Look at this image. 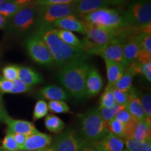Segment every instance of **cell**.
<instances>
[{
	"mask_svg": "<svg viewBox=\"0 0 151 151\" xmlns=\"http://www.w3.org/2000/svg\"><path fill=\"white\" fill-rule=\"evenodd\" d=\"M37 33L46 43L53 62L58 67H63L75 60H86L88 58L83 49L73 48L61 40L52 26L39 27Z\"/></svg>",
	"mask_w": 151,
	"mask_h": 151,
	"instance_id": "1",
	"label": "cell"
},
{
	"mask_svg": "<svg viewBox=\"0 0 151 151\" xmlns=\"http://www.w3.org/2000/svg\"><path fill=\"white\" fill-rule=\"evenodd\" d=\"M90 67L86 60H75L62 67L58 74L60 83L76 99L86 97V83Z\"/></svg>",
	"mask_w": 151,
	"mask_h": 151,
	"instance_id": "2",
	"label": "cell"
},
{
	"mask_svg": "<svg viewBox=\"0 0 151 151\" xmlns=\"http://www.w3.org/2000/svg\"><path fill=\"white\" fill-rule=\"evenodd\" d=\"M81 131L85 140L90 142L101 141L109 133L107 124L100 116L97 109H91L78 115Z\"/></svg>",
	"mask_w": 151,
	"mask_h": 151,
	"instance_id": "3",
	"label": "cell"
},
{
	"mask_svg": "<svg viewBox=\"0 0 151 151\" xmlns=\"http://www.w3.org/2000/svg\"><path fill=\"white\" fill-rule=\"evenodd\" d=\"M83 19L88 24L113 31L128 27L125 15L114 9H100L87 15Z\"/></svg>",
	"mask_w": 151,
	"mask_h": 151,
	"instance_id": "4",
	"label": "cell"
},
{
	"mask_svg": "<svg viewBox=\"0 0 151 151\" xmlns=\"http://www.w3.org/2000/svg\"><path fill=\"white\" fill-rule=\"evenodd\" d=\"M86 37L83 42V50L86 55H99L111 39L116 37V31L109 30L86 23Z\"/></svg>",
	"mask_w": 151,
	"mask_h": 151,
	"instance_id": "5",
	"label": "cell"
},
{
	"mask_svg": "<svg viewBox=\"0 0 151 151\" xmlns=\"http://www.w3.org/2000/svg\"><path fill=\"white\" fill-rule=\"evenodd\" d=\"M75 4H50L37 7L39 27H50L58 20L73 15L75 13Z\"/></svg>",
	"mask_w": 151,
	"mask_h": 151,
	"instance_id": "6",
	"label": "cell"
},
{
	"mask_svg": "<svg viewBox=\"0 0 151 151\" xmlns=\"http://www.w3.org/2000/svg\"><path fill=\"white\" fill-rule=\"evenodd\" d=\"M128 27L141 29L151 24V4L149 0H138L124 14Z\"/></svg>",
	"mask_w": 151,
	"mask_h": 151,
	"instance_id": "7",
	"label": "cell"
},
{
	"mask_svg": "<svg viewBox=\"0 0 151 151\" xmlns=\"http://www.w3.org/2000/svg\"><path fill=\"white\" fill-rule=\"evenodd\" d=\"M26 48L28 54L35 62L43 66H50L53 63L48 46L38 33L28 38L26 41Z\"/></svg>",
	"mask_w": 151,
	"mask_h": 151,
	"instance_id": "8",
	"label": "cell"
},
{
	"mask_svg": "<svg viewBox=\"0 0 151 151\" xmlns=\"http://www.w3.org/2000/svg\"><path fill=\"white\" fill-rule=\"evenodd\" d=\"M85 142L74 129H69L55 138L52 146L55 151H80Z\"/></svg>",
	"mask_w": 151,
	"mask_h": 151,
	"instance_id": "9",
	"label": "cell"
},
{
	"mask_svg": "<svg viewBox=\"0 0 151 151\" xmlns=\"http://www.w3.org/2000/svg\"><path fill=\"white\" fill-rule=\"evenodd\" d=\"M37 20V7L24 6L13 17L11 27L18 32L29 29Z\"/></svg>",
	"mask_w": 151,
	"mask_h": 151,
	"instance_id": "10",
	"label": "cell"
},
{
	"mask_svg": "<svg viewBox=\"0 0 151 151\" xmlns=\"http://www.w3.org/2000/svg\"><path fill=\"white\" fill-rule=\"evenodd\" d=\"M144 33H135L130 35L124 41L121 64L127 67L137 59L141 48V41Z\"/></svg>",
	"mask_w": 151,
	"mask_h": 151,
	"instance_id": "11",
	"label": "cell"
},
{
	"mask_svg": "<svg viewBox=\"0 0 151 151\" xmlns=\"http://www.w3.org/2000/svg\"><path fill=\"white\" fill-rule=\"evenodd\" d=\"M124 42L119 38L115 37L106 47L99 55L104 60H109L121 63L122 59Z\"/></svg>",
	"mask_w": 151,
	"mask_h": 151,
	"instance_id": "12",
	"label": "cell"
},
{
	"mask_svg": "<svg viewBox=\"0 0 151 151\" xmlns=\"http://www.w3.org/2000/svg\"><path fill=\"white\" fill-rule=\"evenodd\" d=\"M51 143V136L39 132L27 136L24 144V149L30 150H46L50 146Z\"/></svg>",
	"mask_w": 151,
	"mask_h": 151,
	"instance_id": "13",
	"label": "cell"
},
{
	"mask_svg": "<svg viewBox=\"0 0 151 151\" xmlns=\"http://www.w3.org/2000/svg\"><path fill=\"white\" fill-rule=\"evenodd\" d=\"M103 86V78L99 71L95 67H90L86 83V97H92L97 96L101 91Z\"/></svg>",
	"mask_w": 151,
	"mask_h": 151,
	"instance_id": "14",
	"label": "cell"
},
{
	"mask_svg": "<svg viewBox=\"0 0 151 151\" xmlns=\"http://www.w3.org/2000/svg\"><path fill=\"white\" fill-rule=\"evenodd\" d=\"M52 27L58 29L67 30L69 32H76L85 35L86 32V24L83 20H79L73 15H69L58 20L52 24Z\"/></svg>",
	"mask_w": 151,
	"mask_h": 151,
	"instance_id": "15",
	"label": "cell"
},
{
	"mask_svg": "<svg viewBox=\"0 0 151 151\" xmlns=\"http://www.w3.org/2000/svg\"><path fill=\"white\" fill-rule=\"evenodd\" d=\"M110 4L108 0H79L75 4V13L81 18Z\"/></svg>",
	"mask_w": 151,
	"mask_h": 151,
	"instance_id": "16",
	"label": "cell"
},
{
	"mask_svg": "<svg viewBox=\"0 0 151 151\" xmlns=\"http://www.w3.org/2000/svg\"><path fill=\"white\" fill-rule=\"evenodd\" d=\"M7 124V132L12 134H20L25 136H29L37 133L39 131L35 127L32 122L27 120H16L11 117L5 122Z\"/></svg>",
	"mask_w": 151,
	"mask_h": 151,
	"instance_id": "17",
	"label": "cell"
},
{
	"mask_svg": "<svg viewBox=\"0 0 151 151\" xmlns=\"http://www.w3.org/2000/svg\"><path fill=\"white\" fill-rule=\"evenodd\" d=\"M128 93V101L126 105V109L132 116L134 117L139 121L146 120L141 100L137 95L135 88H132Z\"/></svg>",
	"mask_w": 151,
	"mask_h": 151,
	"instance_id": "18",
	"label": "cell"
},
{
	"mask_svg": "<svg viewBox=\"0 0 151 151\" xmlns=\"http://www.w3.org/2000/svg\"><path fill=\"white\" fill-rule=\"evenodd\" d=\"M103 151H122L124 149V141L111 132H109L101 141L95 142Z\"/></svg>",
	"mask_w": 151,
	"mask_h": 151,
	"instance_id": "19",
	"label": "cell"
},
{
	"mask_svg": "<svg viewBox=\"0 0 151 151\" xmlns=\"http://www.w3.org/2000/svg\"><path fill=\"white\" fill-rule=\"evenodd\" d=\"M18 79L29 87L42 83L43 81L42 76L39 73L27 67H19Z\"/></svg>",
	"mask_w": 151,
	"mask_h": 151,
	"instance_id": "20",
	"label": "cell"
},
{
	"mask_svg": "<svg viewBox=\"0 0 151 151\" xmlns=\"http://www.w3.org/2000/svg\"><path fill=\"white\" fill-rule=\"evenodd\" d=\"M106 74L109 83L113 86L117 81L122 76L125 70V67L120 62L105 60Z\"/></svg>",
	"mask_w": 151,
	"mask_h": 151,
	"instance_id": "21",
	"label": "cell"
},
{
	"mask_svg": "<svg viewBox=\"0 0 151 151\" xmlns=\"http://www.w3.org/2000/svg\"><path fill=\"white\" fill-rule=\"evenodd\" d=\"M40 94L50 101H65L68 99V94L62 88L55 86H48L40 90Z\"/></svg>",
	"mask_w": 151,
	"mask_h": 151,
	"instance_id": "22",
	"label": "cell"
},
{
	"mask_svg": "<svg viewBox=\"0 0 151 151\" xmlns=\"http://www.w3.org/2000/svg\"><path fill=\"white\" fill-rule=\"evenodd\" d=\"M151 124L148 123L146 120L138 121L134 129L132 139L139 141L146 142L150 141L151 137Z\"/></svg>",
	"mask_w": 151,
	"mask_h": 151,
	"instance_id": "23",
	"label": "cell"
},
{
	"mask_svg": "<svg viewBox=\"0 0 151 151\" xmlns=\"http://www.w3.org/2000/svg\"><path fill=\"white\" fill-rule=\"evenodd\" d=\"M55 30L60 39L65 43L73 48L83 49V42L73 32L58 28H55Z\"/></svg>",
	"mask_w": 151,
	"mask_h": 151,
	"instance_id": "24",
	"label": "cell"
},
{
	"mask_svg": "<svg viewBox=\"0 0 151 151\" xmlns=\"http://www.w3.org/2000/svg\"><path fill=\"white\" fill-rule=\"evenodd\" d=\"M134 76L135 74L132 71H130L128 68H125L124 73L113 85V88L121 91L128 92L132 88V79Z\"/></svg>",
	"mask_w": 151,
	"mask_h": 151,
	"instance_id": "25",
	"label": "cell"
},
{
	"mask_svg": "<svg viewBox=\"0 0 151 151\" xmlns=\"http://www.w3.org/2000/svg\"><path fill=\"white\" fill-rule=\"evenodd\" d=\"M44 123L46 129L52 133H60L65 127L63 120L59 117L52 114H49L46 116Z\"/></svg>",
	"mask_w": 151,
	"mask_h": 151,
	"instance_id": "26",
	"label": "cell"
},
{
	"mask_svg": "<svg viewBox=\"0 0 151 151\" xmlns=\"http://www.w3.org/2000/svg\"><path fill=\"white\" fill-rule=\"evenodd\" d=\"M24 6L19 5L13 1L6 0L3 3L0 4V15L4 18H13L19 10H20Z\"/></svg>",
	"mask_w": 151,
	"mask_h": 151,
	"instance_id": "27",
	"label": "cell"
},
{
	"mask_svg": "<svg viewBox=\"0 0 151 151\" xmlns=\"http://www.w3.org/2000/svg\"><path fill=\"white\" fill-rule=\"evenodd\" d=\"M113 86L110 84L107 85L104 91L100 98V107L110 109L116 104L113 94Z\"/></svg>",
	"mask_w": 151,
	"mask_h": 151,
	"instance_id": "28",
	"label": "cell"
},
{
	"mask_svg": "<svg viewBox=\"0 0 151 151\" xmlns=\"http://www.w3.org/2000/svg\"><path fill=\"white\" fill-rule=\"evenodd\" d=\"M125 108H126L125 106L116 104L114 106L110 109L99 107V108L97 109V111L99 113L100 116H101V118L104 119V120L107 124L115 118V116H116L117 113L120 112V111L123 110V109H124Z\"/></svg>",
	"mask_w": 151,
	"mask_h": 151,
	"instance_id": "29",
	"label": "cell"
},
{
	"mask_svg": "<svg viewBox=\"0 0 151 151\" xmlns=\"http://www.w3.org/2000/svg\"><path fill=\"white\" fill-rule=\"evenodd\" d=\"M124 143L129 151H151L150 141L139 142L133 139H127Z\"/></svg>",
	"mask_w": 151,
	"mask_h": 151,
	"instance_id": "30",
	"label": "cell"
},
{
	"mask_svg": "<svg viewBox=\"0 0 151 151\" xmlns=\"http://www.w3.org/2000/svg\"><path fill=\"white\" fill-rule=\"evenodd\" d=\"M107 129L109 132L124 139L125 135V125L121 122L113 118L111 121L107 123Z\"/></svg>",
	"mask_w": 151,
	"mask_h": 151,
	"instance_id": "31",
	"label": "cell"
},
{
	"mask_svg": "<svg viewBox=\"0 0 151 151\" xmlns=\"http://www.w3.org/2000/svg\"><path fill=\"white\" fill-rule=\"evenodd\" d=\"M48 106L44 100L40 99L36 103L33 113L34 120H37L46 116L48 113Z\"/></svg>",
	"mask_w": 151,
	"mask_h": 151,
	"instance_id": "32",
	"label": "cell"
},
{
	"mask_svg": "<svg viewBox=\"0 0 151 151\" xmlns=\"http://www.w3.org/2000/svg\"><path fill=\"white\" fill-rule=\"evenodd\" d=\"M140 100L146 120L151 124V95L150 92H146L142 94Z\"/></svg>",
	"mask_w": 151,
	"mask_h": 151,
	"instance_id": "33",
	"label": "cell"
},
{
	"mask_svg": "<svg viewBox=\"0 0 151 151\" xmlns=\"http://www.w3.org/2000/svg\"><path fill=\"white\" fill-rule=\"evenodd\" d=\"M48 110L55 113H67L70 112L69 106L64 101H50L48 104Z\"/></svg>",
	"mask_w": 151,
	"mask_h": 151,
	"instance_id": "34",
	"label": "cell"
},
{
	"mask_svg": "<svg viewBox=\"0 0 151 151\" xmlns=\"http://www.w3.org/2000/svg\"><path fill=\"white\" fill-rule=\"evenodd\" d=\"M2 148L6 151H17L20 150L12 133H6V135L2 141Z\"/></svg>",
	"mask_w": 151,
	"mask_h": 151,
	"instance_id": "35",
	"label": "cell"
},
{
	"mask_svg": "<svg viewBox=\"0 0 151 151\" xmlns=\"http://www.w3.org/2000/svg\"><path fill=\"white\" fill-rule=\"evenodd\" d=\"M79 0H35L34 2L30 4L31 6H42L50 5V4H76Z\"/></svg>",
	"mask_w": 151,
	"mask_h": 151,
	"instance_id": "36",
	"label": "cell"
},
{
	"mask_svg": "<svg viewBox=\"0 0 151 151\" xmlns=\"http://www.w3.org/2000/svg\"><path fill=\"white\" fill-rule=\"evenodd\" d=\"M19 67L16 65H9L4 67L2 70L3 78L14 81L18 78Z\"/></svg>",
	"mask_w": 151,
	"mask_h": 151,
	"instance_id": "37",
	"label": "cell"
},
{
	"mask_svg": "<svg viewBox=\"0 0 151 151\" xmlns=\"http://www.w3.org/2000/svg\"><path fill=\"white\" fill-rule=\"evenodd\" d=\"M114 119L118 120V121L121 122L122 123H123L125 126H127V124L134 122V120H137V119H136L134 117H133L131 114H130L129 111L126 109V108L117 113L116 116H115ZM138 121H139V120H138Z\"/></svg>",
	"mask_w": 151,
	"mask_h": 151,
	"instance_id": "38",
	"label": "cell"
},
{
	"mask_svg": "<svg viewBox=\"0 0 151 151\" xmlns=\"http://www.w3.org/2000/svg\"><path fill=\"white\" fill-rule=\"evenodd\" d=\"M113 94L116 104L125 106L128 101V93L113 88Z\"/></svg>",
	"mask_w": 151,
	"mask_h": 151,
	"instance_id": "39",
	"label": "cell"
},
{
	"mask_svg": "<svg viewBox=\"0 0 151 151\" xmlns=\"http://www.w3.org/2000/svg\"><path fill=\"white\" fill-rule=\"evenodd\" d=\"M13 83H14V88L10 92L11 94L23 93V92L29 91L31 89V87L27 86L18 78L13 81Z\"/></svg>",
	"mask_w": 151,
	"mask_h": 151,
	"instance_id": "40",
	"label": "cell"
},
{
	"mask_svg": "<svg viewBox=\"0 0 151 151\" xmlns=\"http://www.w3.org/2000/svg\"><path fill=\"white\" fill-rule=\"evenodd\" d=\"M136 60L141 65H145L148 62H151V54L141 48Z\"/></svg>",
	"mask_w": 151,
	"mask_h": 151,
	"instance_id": "41",
	"label": "cell"
},
{
	"mask_svg": "<svg viewBox=\"0 0 151 151\" xmlns=\"http://www.w3.org/2000/svg\"><path fill=\"white\" fill-rule=\"evenodd\" d=\"M14 88L13 81L2 78L0 80V92L1 93H10Z\"/></svg>",
	"mask_w": 151,
	"mask_h": 151,
	"instance_id": "42",
	"label": "cell"
},
{
	"mask_svg": "<svg viewBox=\"0 0 151 151\" xmlns=\"http://www.w3.org/2000/svg\"><path fill=\"white\" fill-rule=\"evenodd\" d=\"M141 48L151 54V37L150 35L144 34L141 41Z\"/></svg>",
	"mask_w": 151,
	"mask_h": 151,
	"instance_id": "43",
	"label": "cell"
},
{
	"mask_svg": "<svg viewBox=\"0 0 151 151\" xmlns=\"http://www.w3.org/2000/svg\"><path fill=\"white\" fill-rule=\"evenodd\" d=\"M80 151H103L95 142H90L86 140Z\"/></svg>",
	"mask_w": 151,
	"mask_h": 151,
	"instance_id": "44",
	"label": "cell"
},
{
	"mask_svg": "<svg viewBox=\"0 0 151 151\" xmlns=\"http://www.w3.org/2000/svg\"><path fill=\"white\" fill-rule=\"evenodd\" d=\"M141 73L147 81L150 82L151 81V62L145 64V65H141Z\"/></svg>",
	"mask_w": 151,
	"mask_h": 151,
	"instance_id": "45",
	"label": "cell"
},
{
	"mask_svg": "<svg viewBox=\"0 0 151 151\" xmlns=\"http://www.w3.org/2000/svg\"><path fill=\"white\" fill-rule=\"evenodd\" d=\"M10 118L9 116L8 113H7L4 104L2 97L1 95L0 94V122H6L8 119Z\"/></svg>",
	"mask_w": 151,
	"mask_h": 151,
	"instance_id": "46",
	"label": "cell"
},
{
	"mask_svg": "<svg viewBox=\"0 0 151 151\" xmlns=\"http://www.w3.org/2000/svg\"><path fill=\"white\" fill-rule=\"evenodd\" d=\"M13 135H14V137L16 141L17 144L18 145L19 148H20V150L24 149V142H25L27 136L20 134H13Z\"/></svg>",
	"mask_w": 151,
	"mask_h": 151,
	"instance_id": "47",
	"label": "cell"
},
{
	"mask_svg": "<svg viewBox=\"0 0 151 151\" xmlns=\"http://www.w3.org/2000/svg\"><path fill=\"white\" fill-rule=\"evenodd\" d=\"M9 1H13V2L18 4L19 5H22V6H28L30 4H32L35 0H9Z\"/></svg>",
	"mask_w": 151,
	"mask_h": 151,
	"instance_id": "48",
	"label": "cell"
},
{
	"mask_svg": "<svg viewBox=\"0 0 151 151\" xmlns=\"http://www.w3.org/2000/svg\"><path fill=\"white\" fill-rule=\"evenodd\" d=\"M6 18L4 17H3L1 15H0V29L4 27V26L5 25L6 23Z\"/></svg>",
	"mask_w": 151,
	"mask_h": 151,
	"instance_id": "49",
	"label": "cell"
},
{
	"mask_svg": "<svg viewBox=\"0 0 151 151\" xmlns=\"http://www.w3.org/2000/svg\"><path fill=\"white\" fill-rule=\"evenodd\" d=\"M110 4H120L124 0H108Z\"/></svg>",
	"mask_w": 151,
	"mask_h": 151,
	"instance_id": "50",
	"label": "cell"
},
{
	"mask_svg": "<svg viewBox=\"0 0 151 151\" xmlns=\"http://www.w3.org/2000/svg\"><path fill=\"white\" fill-rule=\"evenodd\" d=\"M48 149H46V150H26V149H22V150H18L17 151H47L48 150Z\"/></svg>",
	"mask_w": 151,
	"mask_h": 151,
	"instance_id": "51",
	"label": "cell"
},
{
	"mask_svg": "<svg viewBox=\"0 0 151 151\" xmlns=\"http://www.w3.org/2000/svg\"><path fill=\"white\" fill-rule=\"evenodd\" d=\"M47 151H55L53 147H52V146H50V147H49V148L48 149V150Z\"/></svg>",
	"mask_w": 151,
	"mask_h": 151,
	"instance_id": "52",
	"label": "cell"
},
{
	"mask_svg": "<svg viewBox=\"0 0 151 151\" xmlns=\"http://www.w3.org/2000/svg\"><path fill=\"white\" fill-rule=\"evenodd\" d=\"M0 151H6L5 150H4L2 148V147H0Z\"/></svg>",
	"mask_w": 151,
	"mask_h": 151,
	"instance_id": "53",
	"label": "cell"
},
{
	"mask_svg": "<svg viewBox=\"0 0 151 151\" xmlns=\"http://www.w3.org/2000/svg\"><path fill=\"white\" fill-rule=\"evenodd\" d=\"M6 1V0H0V4L3 3L4 1Z\"/></svg>",
	"mask_w": 151,
	"mask_h": 151,
	"instance_id": "54",
	"label": "cell"
},
{
	"mask_svg": "<svg viewBox=\"0 0 151 151\" xmlns=\"http://www.w3.org/2000/svg\"><path fill=\"white\" fill-rule=\"evenodd\" d=\"M122 151H129L127 150V149H123V150H122Z\"/></svg>",
	"mask_w": 151,
	"mask_h": 151,
	"instance_id": "55",
	"label": "cell"
}]
</instances>
